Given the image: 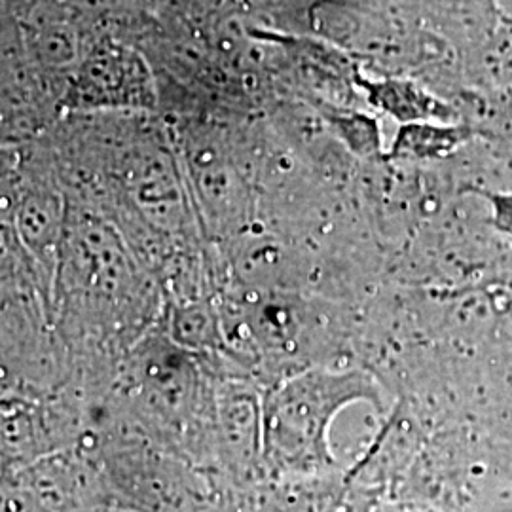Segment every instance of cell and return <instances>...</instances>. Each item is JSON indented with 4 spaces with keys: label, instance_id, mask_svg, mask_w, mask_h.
<instances>
[{
    "label": "cell",
    "instance_id": "cell-6",
    "mask_svg": "<svg viewBox=\"0 0 512 512\" xmlns=\"http://www.w3.org/2000/svg\"><path fill=\"white\" fill-rule=\"evenodd\" d=\"M357 92L365 95L366 103L401 126L416 122H458V112L444 103L439 95L429 92L423 84L403 74H385L368 78L355 76Z\"/></svg>",
    "mask_w": 512,
    "mask_h": 512
},
{
    "label": "cell",
    "instance_id": "cell-14",
    "mask_svg": "<svg viewBox=\"0 0 512 512\" xmlns=\"http://www.w3.org/2000/svg\"><path fill=\"white\" fill-rule=\"evenodd\" d=\"M110 512H126V511H116V509H114V511H110Z\"/></svg>",
    "mask_w": 512,
    "mask_h": 512
},
{
    "label": "cell",
    "instance_id": "cell-1",
    "mask_svg": "<svg viewBox=\"0 0 512 512\" xmlns=\"http://www.w3.org/2000/svg\"><path fill=\"white\" fill-rule=\"evenodd\" d=\"M164 294L109 219L69 203L57 253L50 319L76 372L110 374L150 330Z\"/></svg>",
    "mask_w": 512,
    "mask_h": 512
},
{
    "label": "cell",
    "instance_id": "cell-5",
    "mask_svg": "<svg viewBox=\"0 0 512 512\" xmlns=\"http://www.w3.org/2000/svg\"><path fill=\"white\" fill-rule=\"evenodd\" d=\"M44 512H110L114 503L97 461L80 448L55 452L19 471Z\"/></svg>",
    "mask_w": 512,
    "mask_h": 512
},
{
    "label": "cell",
    "instance_id": "cell-13",
    "mask_svg": "<svg viewBox=\"0 0 512 512\" xmlns=\"http://www.w3.org/2000/svg\"><path fill=\"white\" fill-rule=\"evenodd\" d=\"M6 397H10V395H8V393H6V389L0 385V404L4 403V399H6Z\"/></svg>",
    "mask_w": 512,
    "mask_h": 512
},
{
    "label": "cell",
    "instance_id": "cell-3",
    "mask_svg": "<svg viewBox=\"0 0 512 512\" xmlns=\"http://www.w3.org/2000/svg\"><path fill=\"white\" fill-rule=\"evenodd\" d=\"M80 450L97 461L116 511L232 512L230 497L207 471L126 425Z\"/></svg>",
    "mask_w": 512,
    "mask_h": 512
},
{
    "label": "cell",
    "instance_id": "cell-10",
    "mask_svg": "<svg viewBox=\"0 0 512 512\" xmlns=\"http://www.w3.org/2000/svg\"><path fill=\"white\" fill-rule=\"evenodd\" d=\"M0 512H44L16 476L0 482Z\"/></svg>",
    "mask_w": 512,
    "mask_h": 512
},
{
    "label": "cell",
    "instance_id": "cell-11",
    "mask_svg": "<svg viewBox=\"0 0 512 512\" xmlns=\"http://www.w3.org/2000/svg\"><path fill=\"white\" fill-rule=\"evenodd\" d=\"M476 194L486 200L492 211V226L503 236L512 239V192H495V190H475Z\"/></svg>",
    "mask_w": 512,
    "mask_h": 512
},
{
    "label": "cell",
    "instance_id": "cell-2",
    "mask_svg": "<svg viewBox=\"0 0 512 512\" xmlns=\"http://www.w3.org/2000/svg\"><path fill=\"white\" fill-rule=\"evenodd\" d=\"M380 391L365 372L308 368L277 382L262 397V467L270 476L311 478L334 467L329 433L334 418Z\"/></svg>",
    "mask_w": 512,
    "mask_h": 512
},
{
    "label": "cell",
    "instance_id": "cell-8",
    "mask_svg": "<svg viewBox=\"0 0 512 512\" xmlns=\"http://www.w3.org/2000/svg\"><path fill=\"white\" fill-rule=\"evenodd\" d=\"M0 289L40 294L50 311L52 283L29 255L12 224H0Z\"/></svg>",
    "mask_w": 512,
    "mask_h": 512
},
{
    "label": "cell",
    "instance_id": "cell-12",
    "mask_svg": "<svg viewBox=\"0 0 512 512\" xmlns=\"http://www.w3.org/2000/svg\"><path fill=\"white\" fill-rule=\"evenodd\" d=\"M12 473H10V467H8V463H6V459L2 456V452H0V482H4L6 478H10Z\"/></svg>",
    "mask_w": 512,
    "mask_h": 512
},
{
    "label": "cell",
    "instance_id": "cell-4",
    "mask_svg": "<svg viewBox=\"0 0 512 512\" xmlns=\"http://www.w3.org/2000/svg\"><path fill=\"white\" fill-rule=\"evenodd\" d=\"M69 376V353L44 298L0 289V385L8 395L48 399Z\"/></svg>",
    "mask_w": 512,
    "mask_h": 512
},
{
    "label": "cell",
    "instance_id": "cell-7",
    "mask_svg": "<svg viewBox=\"0 0 512 512\" xmlns=\"http://www.w3.org/2000/svg\"><path fill=\"white\" fill-rule=\"evenodd\" d=\"M475 128L463 122H416L404 124L395 133L385 160L421 164L442 160L459 148L465 147L473 137Z\"/></svg>",
    "mask_w": 512,
    "mask_h": 512
},
{
    "label": "cell",
    "instance_id": "cell-9",
    "mask_svg": "<svg viewBox=\"0 0 512 512\" xmlns=\"http://www.w3.org/2000/svg\"><path fill=\"white\" fill-rule=\"evenodd\" d=\"M321 105L319 114L325 120L330 133L348 148L351 154L363 160L382 158V131L374 116L363 110L353 109L351 105Z\"/></svg>",
    "mask_w": 512,
    "mask_h": 512
}]
</instances>
